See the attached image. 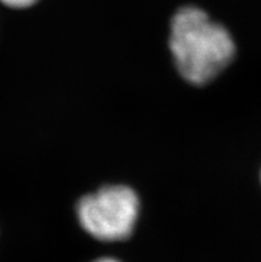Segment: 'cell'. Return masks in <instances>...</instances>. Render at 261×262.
Returning <instances> with one entry per match:
<instances>
[{"instance_id":"cell-1","label":"cell","mask_w":261,"mask_h":262,"mask_svg":"<svg viewBox=\"0 0 261 262\" xmlns=\"http://www.w3.org/2000/svg\"><path fill=\"white\" fill-rule=\"evenodd\" d=\"M168 44L178 73L193 85L216 79L236 52L229 31L197 7H184L175 13Z\"/></svg>"},{"instance_id":"cell-2","label":"cell","mask_w":261,"mask_h":262,"mask_svg":"<svg viewBox=\"0 0 261 262\" xmlns=\"http://www.w3.org/2000/svg\"><path fill=\"white\" fill-rule=\"evenodd\" d=\"M140 200L132 188L107 185L77 204L80 225L95 239L117 243L132 234L139 219Z\"/></svg>"},{"instance_id":"cell-3","label":"cell","mask_w":261,"mask_h":262,"mask_svg":"<svg viewBox=\"0 0 261 262\" xmlns=\"http://www.w3.org/2000/svg\"><path fill=\"white\" fill-rule=\"evenodd\" d=\"M37 0H0V3L4 6L10 7V8H16V10H22V8H28V7L33 6Z\"/></svg>"},{"instance_id":"cell-4","label":"cell","mask_w":261,"mask_h":262,"mask_svg":"<svg viewBox=\"0 0 261 262\" xmlns=\"http://www.w3.org/2000/svg\"><path fill=\"white\" fill-rule=\"evenodd\" d=\"M93 262H120V261H117V259L115 258H111V257H104V258H99Z\"/></svg>"}]
</instances>
